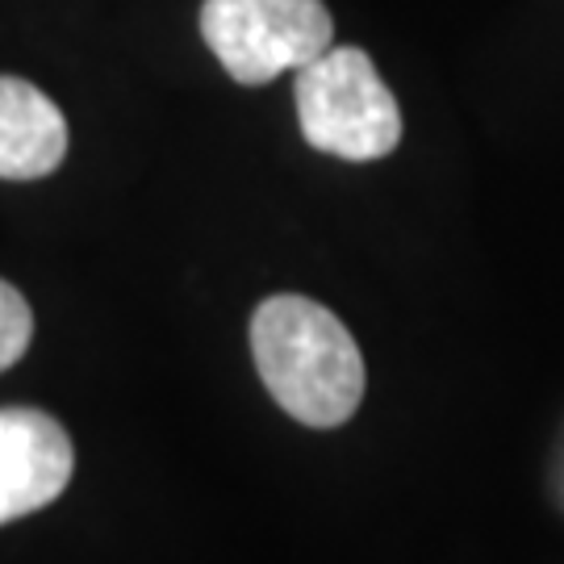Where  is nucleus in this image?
Returning <instances> with one entry per match:
<instances>
[{
    "instance_id": "nucleus-3",
    "label": "nucleus",
    "mask_w": 564,
    "mask_h": 564,
    "mask_svg": "<svg viewBox=\"0 0 564 564\" xmlns=\"http://www.w3.org/2000/svg\"><path fill=\"white\" fill-rule=\"evenodd\" d=\"M202 34L230 80L268 84L330 51L335 21L323 0H205Z\"/></svg>"
},
{
    "instance_id": "nucleus-1",
    "label": "nucleus",
    "mask_w": 564,
    "mask_h": 564,
    "mask_svg": "<svg viewBox=\"0 0 564 564\" xmlns=\"http://www.w3.org/2000/svg\"><path fill=\"white\" fill-rule=\"evenodd\" d=\"M251 356L268 393L305 426L347 423L364 398V356L326 305L281 293L251 318Z\"/></svg>"
},
{
    "instance_id": "nucleus-2",
    "label": "nucleus",
    "mask_w": 564,
    "mask_h": 564,
    "mask_svg": "<svg viewBox=\"0 0 564 564\" xmlns=\"http://www.w3.org/2000/svg\"><path fill=\"white\" fill-rule=\"evenodd\" d=\"M297 121L314 151L347 163L384 160L402 142V109L360 46H330L297 67Z\"/></svg>"
},
{
    "instance_id": "nucleus-4",
    "label": "nucleus",
    "mask_w": 564,
    "mask_h": 564,
    "mask_svg": "<svg viewBox=\"0 0 564 564\" xmlns=\"http://www.w3.org/2000/svg\"><path fill=\"white\" fill-rule=\"evenodd\" d=\"M76 468V447L51 414L30 405L0 410V527L59 498Z\"/></svg>"
},
{
    "instance_id": "nucleus-5",
    "label": "nucleus",
    "mask_w": 564,
    "mask_h": 564,
    "mask_svg": "<svg viewBox=\"0 0 564 564\" xmlns=\"http://www.w3.org/2000/svg\"><path fill=\"white\" fill-rule=\"evenodd\" d=\"M67 155V118L42 88L0 76V181L51 176Z\"/></svg>"
},
{
    "instance_id": "nucleus-6",
    "label": "nucleus",
    "mask_w": 564,
    "mask_h": 564,
    "mask_svg": "<svg viewBox=\"0 0 564 564\" xmlns=\"http://www.w3.org/2000/svg\"><path fill=\"white\" fill-rule=\"evenodd\" d=\"M34 339V314L9 281H0V372L13 368Z\"/></svg>"
}]
</instances>
